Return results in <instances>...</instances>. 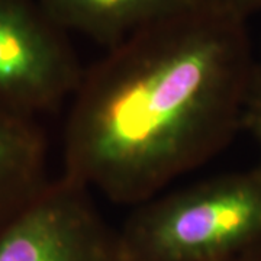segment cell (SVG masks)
<instances>
[{"label": "cell", "instance_id": "6da1fadb", "mask_svg": "<svg viewBox=\"0 0 261 261\" xmlns=\"http://www.w3.org/2000/svg\"><path fill=\"white\" fill-rule=\"evenodd\" d=\"M254 68L229 10L193 3L134 32L83 70L61 177L118 205L155 197L244 128Z\"/></svg>", "mask_w": 261, "mask_h": 261}, {"label": "cell", "instance_id": "7a4b0ae2", "mask_svg": "<svg viewBox=\"0 0 261 261\" xmlns=\"http://www.w3.org/2000/svg\"><path fill=\"white\" fill-rule=\"evenodd\" d=\"M116 233L123 261H232L261 251V166L157 195Z\"/></svg>", "mask_w": 261, "mask_h": 261}, {"label": "cell", "instance_id": "3957f363", "mask_svg": "<svg viewBox=\"0 0 261 261\" xmlns=\"http://www.w3.org/2000/svg\"><path fill=\"white\" fill-rule=\"evenodd\" d=\"M65 32L32 0H0V109L35 119L71 97L82 79Z\"/></svg>", "mask_w": 261, "mask_h": 261}, {"label": "cell", "instance_id": "277c9868", "mask_svg": "<svg viewBox=\"0 0 261 261\" xmlns=\"http://www.w3.org/2000/svg\"><path fill=\"white\" fill-rule=\"evenodd\" d=\"M0 261H123L83 187L60 177L0 225Z\"/></svg>", "mask_w": 261, "mask_h": 261}, {"label": "cell", "instance_id": "5b68a950", "mask_svg": "<svg viewBox=\"0 0 261 261\" xmlns=\"http://www.w3.org/2000/svg\"><path fill=\"white\" fill-rule=\"evenodd\" d=\"M53 23L106 48L149 23L193 5V0H37Z\"/></svg>", "mask_w": 261, "mask_h": 261}, {"label": "cell", "instance_id": "8992f818", "mask_svg": "<svg viewBox=\"0 0 261 261\" xmlns=\"http://www.w3.org/2000/svg\"><path fill=\"white\" fill-rule=\"evenodd\" d=\"M48 148L35 119L0 109V225L49 185Z\"/></svg>", "mask_w": 261, "mask_h": 261}, {"label": "cell", "instance_id": "52a82bcc", "mask_svg": "<svg viewBox=\"0 0 261 261\" xmlns=\"http://www.w3.org/2000/svg\"><path fill=\"white\" fill-rule=\"evenodd\" d=\"M244 128H247L251 132L261 154V60L258 63H255V68H254L251 89H250L245 119H244ZM258 164L261 166V159Z\"/></svg>", "mask_w": 261, "mask_h": 261}, {"label": "cell", "instance_id": "ba28073f", "mask_svg": "<svg viewBox=\"0 0 261 261\" xmlns=\"http://www.w3.org/2000/svg\"><path fill=\"white\" fill-rule=\"evenodd\" d=\"M193 2L229 10L237 15H241L244 18L250 12H254L261 8V0H193Z\"/></svg>", "mask_w": 261, "mask_h": 261}, {"label": "cell", "instance_id": "9c48e42d", "mask_svg": "<svg viewBox=\"0 0 261 261\" xmlns=\"http://www.w3.org/2000/svg\"><path fill=\"white\" fill-rule=\"evenodd\" d=\"M232 261H261V251L251 252V254H247V255H243L240 258H235Z\"/></svg>", "mask_w": 261, "mask_h": 261}]
</instances>
